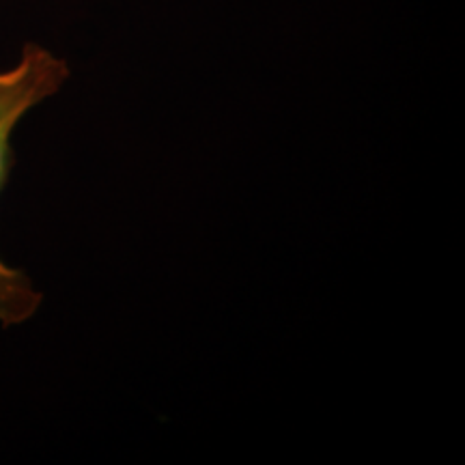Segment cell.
Wrapping results in <instances>:
<instances>
[{
  "label": "cell",
  "mask_w": 465,
  "mask_h": 465,
  "mask_svg": "<svg viewBox=\"0 0 465 465\" xmlns=\"http://www.w3.org/2000/svg\"><path fill=\"white\" fill-rule=\"evenodd\" d=\"M72 69L56 52L42 44L28 42L22 45L14 65L0 69V190L7 183L14 166V136L17 124L54 97L67 84ZM44 293L35 287L31 276L15 270L0 259V325L14 328L26 323L42 308Z\"/></svg>",
  "instance_id": "6da1fadb"
}]
</instances>
